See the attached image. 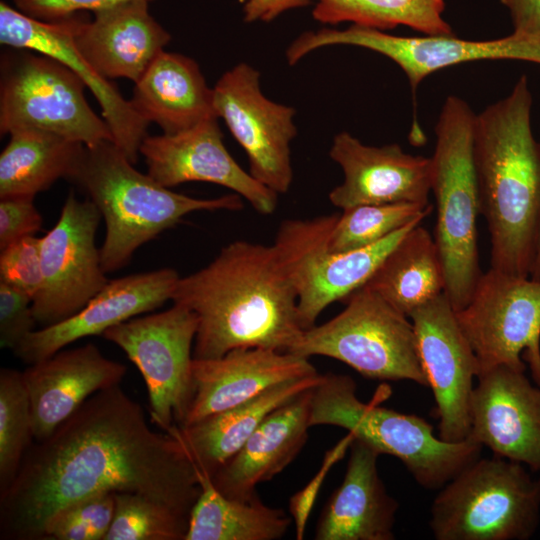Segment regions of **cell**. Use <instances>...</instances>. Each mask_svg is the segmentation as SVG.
I'll return each instance as SVG.
<instances>
[{
	"instance_id": "obj_27",
	"label": "cell",
	"mask_w": 540,
	"mask_h": 540,
	"mask_svg": "<svg viewBox=\"0 0 540 540\" xmlns=\"http://www.w3.org/2000/svg\"><path fill=\"white\" fill-rule=\"evenodd\" d=\"M134 109L163 134H176L202 121L218 118L213 89L191 58L162 51L135 83Z\"/></svg>"
},
{
	"instance_id": "obj_19",
	"label": "cell",
	"mask_w": 540,
	"mask_h": 540,
	"mask_svg": "<svg viewBox=\"0 0 540 540\" xmlns=\"http://www.w3.org/2000/svg\"><path fill=\"white\" fill-rule=\"evenodd\" d=\"M524 372L497 366L478 375L468 438L494 456L540 472V388Z\"/></svg>"
},
{
	"instance_id": "obj_26",
	"label": "cell",
	"mask_w": 540,
	"mask_h": 540,
	"mask_svg": "<svg viewBox=\"0 0 540 540\" xmlns=\"http://www.w3.org/2000/svg\"><path fill=\"white\" fill-rule=\"evenodd\" d=\"M341 485L316 525L317 540H393L398 502L379 476L380 453L354 438Z\"/></svg>"
},
{
	"instance_id": "obj_6",
	"label": "cell",
	"mask_w": 540,
	"mask_h": 540,
	"mask_svg": "<svg viewBox=\"0 0 540 540\" xmlns=\"http://www.w3.org/2000/svg\"><path fill=\"white\" fill-rule=\"evenodd\" d=\"M348 375L325 374L313 389L310 425L346 429L381 454L398 458L415 481L439 490L467 465L478 459L482 446L467 438L447 442L434 434L423 418L364 403Z\"/></svg>"
},
{
	"instance_id": "obj_7",
	"label": "cell",
	"mask_w": 540,
	"mask_h": 540,
	"mask_svg": "<svg viewBox=\"0 0 540 540\" xmlns=\"http://www.w3.org/2000/svg\"><path fill=\"white\" fill-rule=\"evenodd\" d=\"M521 463L479 457L442 488L430 508L436 540H527L540 521V478Z\"/></svg>"
},
{
	"instance_id": "obj_39",
	"label": "cell",
	"mask_w": 540,
	"mask_h": 540,
	"mask_svg": "<svg viewBox=\"0 0 540 540\" xmlns=\"http://www.w3.org/2000/svg\"><path fill=\"white\" fill-rule=\"evenodd\" d=\"M115 493L101 492L88 496L62 509L54 517L61 516L87 529L93 540H104L114 517Z\"/></svg>"
},
{
	"instance_id": "obj_18",
	"label": "cell",
	"mask_w": 540,
	"mask_h": 540,
	"mask_svg": "<svg viewBox=\"0 0 540 540\" xmlns=\"http://www.w3.org/2000/svg\"><path fill=\"white\" fill-rule=\"evenodd\" d=\"M139 153L148 174L170 188L186 182H209L233 190L262 215L277 208L278 194L245 172L223 143L217 118L176 134L147 136Z\"/></svg>"
},
{
	"instance_id": "obj_28",
	"label": "cell",
	"mask_w": 540,
	"mask_h": 540,
	"mask_svg": "<svg viewBox=\"0 0 540 540\" xmlns=\"http://www.w3.org/2000/svg\"><path fill=\"white\" fill-rule=\"evenodd\" d=\"M322 379L323 375L317 373L282 382L237 406L177 426L170 434L180 441L199 471L211 478L270 412L316 387Z\"/></svg>"
},
{
	"instance_id": "obj_22",
	"label": "cell",
	"mask_w": 540,
	"mask_h": 540,
	"mask_svg": "<svg viewBox=\"0 0 540 540\" xmlns=\"http://www.w3.org/2000/svg\"><path fill=\"white\" fill-rule=\"evenodd\" d=\"M126 366L94 344L60 350L23 372L34 440L43 441L95 393L119 385Z\"/></svg>"
},
{
	"instance_id": "obj_20",
	"label": "cell",
	"mask_w": 540,
	"mask_h": 540,
	"mask_svg": "<svg viewBox=\"0 0 540 540\" xmlns=\"http://www.w3.org/2000/svg\"><path fill=\"white\" fill-rule=\"evenodd\" d=\"M329 155L343 170L344 180L329 193L343 209L368 204H428L431 157L406 153L398 144L369 146L348 132L338 133Z\"/></svg>"
},
{
	"instance_id": "obj_11",
	"label": "cell",
	"mask_w": 540,
	"mask_h": 540,
	"mask_svg": "<svg viewBox=\"0 0 540 540\" xmlns=\"http://www.w3.org/2000/svg\"><path fill=\"white\" fill-rule=\"evenodd\" d=\"M197 328L196 314L173 303L165 311L136 316L102 335L120 347L141 373L151 421L167 433L184 423L194 396L192 347Z\"/></svg>"
},
{
	"instance_id": "obj_14",
	"label": "cell",
	"mask_w": 540,
	"mask_h": 540,
	"mask_svg": "<svg viewBox=\"0 0 540 540\" xmlns=\"http://www.w3.org/2000/svg\"><path fill=\"white\" fill-rule=\"evenodd\" d=\"M100 218L90 199L70 192L56 224L40 238L43 282L32 310L42 327L72 316L108 283L95 241Z\"/></svg>"
},
{
	"instance_id": "obj_2",
	"label": "cell",
	"mask_w": 540,
	"mask_h": 540,
	"mask_svg": "<svg viewBox=\"0 0 540 540\" xmlns=\"http://www.w3.org/2000/svg\"><path fill=\"white\" fill-rule=\"evenodd\" d=\"M171 300L197 316L194 359L236 348L288 352L304 331L297 293L273 244L224 246L207 266L179 278Z\"/></svg>"
},
{
	"instance_id": "obj_25",
	"label": "cell",
	"mask_w": 540,
	"mask_h": 540,
	"mask_svg": "<svg viewBox=\"0 0 540 540\" xmlns=\"http://www.w3.org/2000/svg\"><path fill=\"white\" fill-rule=\"evenodd\" d=\"M314 388L270 412L241 448L215 472L211 481L221 494L250 500L257 496L258 484L271 480L295 459L311 427Z\"/></svg>"
},
{
	"instance_id": "obj_21",
	"label": "cell",
	"mask_w": 540,
	"mask_h": 540,
	"mask_svg": "<svg viewBox=\"0 0 540 540\" xmlns=\"http://www.w3.org/2000/svg\"><path fill=\"white\" fill-rule=\"evenodd\" d=\"M179 278L176 270L162 268L109 280L81 310L35 329L13 352L30 365L82 338L103 335L107 329L171 300Z\"/></svg>"
},
{
	"instance_id": "obj_37",
	"label": "cell",
	"mask_w": 540,
	"mask_h": 540,
	"mask_svg": "<svg viewBox=\"0 0 540 540\" xmlns=\"http://www.w3.org/2000/svg\"><path fill=\"white\" fill-rule=\"evenodd\" d=\"M36 324L32 299L0 282V347L14 351Z\"/></svg>"
},
{
	"instance_id": "obj_31",
	"label": "cell",
	"mask_w": 540,
	"mask_h": 540,
	"mask_svg": "<svg viewBox=\"0 0 540 540\" xmlns=\"http://www.w3.org/2000/svg\"><path fill=\"white\" fill-rule=\"evenodd\" d=\"M200 481L202 491L185 540H277L288 531L292 518L265 505L258 495L250 500L228 498L201 472Z\"/></svg>"
},
{
	"instance_id": "obj_3",
	"label": "cell",
	"mask_w": 540,
	"mask_h": 540,
	"mask_svg": "<svg viewBox=\"0 0 540 540\" xmlns=\"http://www.w3.org/2000/svg\"><path fill=\"white\" fill-rule=\"evenodd\" d=\"M532 93L522 75L511 92L476 114L474 157L491 267L530 276L540 228V146L532 133Z\"/></svg>"
},
{
	"instance_id": "obj_33",
	"label": "cell",
	"mask_w": 540,
	"mask_h": 540,
	"mask_svg": "<svg viewBox=\"0 0 540 540\" xmlns=\"http://www.w3.org/2000/svg\"><path fill=\"white\" fill-rule=\"evenodd\" d=\"M432 209L430 203L408 202L343 209L332 228L328 248L331 252H347L367 247L412 222H421Z\"/></svg>"
},
{
	"instance_id": "obj_24",
	"label": "cell",
	"mask_w": 540,
	"mask_h": 540,
	"mask_svg": "<svg viewBox=\"0 0 540 540\" xmlns=\"http://www.w3.org/2000/svg\"><path fill=\"white\" fill-rule=\"evenodd\" d=\"M309 358L267 348H236L194 359V396L181 426L244 403L285 381L317 374Z\"/></svg>"
},
{
	"instance_id": "obj_29",
	"label": "cell",
	"mask_w": 540,
	"mask_h": 540,
	"mask_svg": "<svg viewBox=\"0 0 540 540\" xmlns=\"http://www.w3.org/2000/svg\"><path fill=\"white\" fill-rule=\"evenodd\" d=\"M0 155V198L32 196L60 178L70 180L85 145L34 128L12 131Z\"/></svg>"
},
{
	"instance_id": "obj_23",
	"label": "cell",
	"mask_w": 540,
	"mask_h": 540,
	"mask_svg": "<svg viewBox=\"0 0 540 540\" xmlns=\"http://www.w3.org/2000/svg\"><path fill=\"white\" fill-rule=\"evenodd\" d=\"M147 0H127L82 12L74 44L82 57L108 80L126 78L136 83L164 50L171 35L151 16Z\"/></svg>"
},
{
	"instance_id": "obj_43",
	"label": "cell",
	"mask_w": 540,
	"mask_h": 540,
	"mask_svg": "<svg viewBox=\"0 0 540 540\" xmlns=\"http://www.w3.org/2000/svg\"><path fill=\"white\" fill-rule=\"evenodd\" d=\"M312 0H248L244 6V19L247 22L257 20L271 21L281 13Z\"/></svg>"
},
{
	"instance_id": "obj_16",
	"label": "cell",
	"mask_w": 540,
	"mask_h": 540,
	"mask_svg": "<svg viewBox=\"0 0 540 540\" xmlns=\"http://www.w3.org/2000/svg\"><path fill=\"white\" fill-rule=\"evenodd\" d=\"M412 321L419 359L432 389L439 437L460 442L470 432V401L479 365L444 293L415 309Z\"/></svg>"
},
{
	"instance_id": "obj_44",
	"label": "cell",
	"mask_w": 540,
	"mask_h": 540,
	"mask_svg": "<svg viewBox=\"0 0 540 540\" xmlns=\"http://www.w3.org/2000/svg\"><path fill=\"white\" fill-rule=\"evenodd\" d=\"M539 146H540V142H539ZM530 277L534 279H540V228H539L534 264H533Z\"/></svg>"
},
{
	"instance_id": "obj_12",
	"label": "cell",
	"mask_w": 540,
	"mask_h": 540,
	"mask_svg": "<svg viewBox=\"0 0 540 540\" xmlns=\"http://www.w3.org/2000/svg\"><path fill=\"white\" fill-rule=\"evenodd\" d=\"M479 374L497 366L525 371L540 387V279L494 268L482 273L468 303L455 311Z\"/></svg>"
},
{
	"instance_id": "obj_17",
	"label": "cell",
	"mask_w": 540,
	"mask_h": 540,
	"mask_svg": "<svg viewBox=\"0 0 540 540\" xmlns=\"http://www.w3.org/2000/svg\"><path fill=\"white\" fill-rule=\"evenodd\" d=\"M81 14L47 22L1 1L0 43L48 55L78 74L98 101L113 142L135 164L150 123L140 116L130 100L122 96L117 86L97 73L77 50L73 37Z\"/></svg>"
},
{
	"instance_id": "obj_42",
	"label": "cell",
	"mask_w": 540,
	"mask_h": 540,
	"mask_svg": "<svg viewBox=\"0 0 540 540\" xmlns=\"http://www.w3.org/2000/svg\"><path fill=\"white\" fill-rule=\"evenodd\" d=\"M507 9L513 33L540 39V0H500Z\"/></svg>"
},
{
	"instance_id": "obj_15",
	"label": "cell",
	"mask_w": 540,
	"mask_h": 540,
	"mask_svg": "<svg viewBox=\"0 0 540 540\" xmlns=\"http://www.w3.org/2000/svg\"><path fill=\"white\" fill-rule=\"evenodd\" d=\"M259 76L247 63L225 72L213 88L214 109L246 152L249 173L283 194L293 180L290 143L297 134L295 110L265 97Z\"/></svg>"
},
{
	"instance_id": "obj_5",
	"label": "cell",
	"mask_w": 540,
	"mask_h": 540,
	"mask_svg": "<svg viewBox=\"0 0 540 540\" xmlns=\"http://www.w3.org/2000/svg\"><path fill=\"white\" fill-rule=\"evenodd\" d=\"M475 119L464 99L449 95L435 125L431 156V192L437 209L434 239L444 270V294L455 311L468 303L482 274L477 244L481 200L474 157Z\"/></svg>"
},
{
	"instance_id": "obj_38",
	"label": "cell",
	"mask_w": 540,
	"mask_h": 540,
	"mask_svg": "<svg viewBox=\"0 0 540 540\" xmlns=\"http://www.w3.org/2000/svg\"><path fill=\"white\" fill-rule=\"evenodd\" d=\"M32 196L0 198V249L41 229L43 219Z\"/></svg>"
},
{
	"instance_id": "obj_32",
	"label": "cell",
	"mask_w": 540,
	"mask_h": 540,
	"mask_svg": "<svg viewBox=\"0 0 540 540\" xmlns=\"http://www.w3.org/2000/svg\"><path fill=\"white\" fill-rule=\"evenodd\" d=\"M445 0H316L315 20L325 24L352 22L377 30L409 27L423 35H450Z\"/></svg>"
},
{
	"instance_id": "obj_13",
	"label": "cell",
	"mask_w": 540,
	"mask_h": 540,
	"mask_svg": "<svg viewBox=\"0 0 540 540\" xmlns=\"http://www.w3.org/2000/svg\"><path fill=\"white\" fill-rule=\"evenodd\" d=\"M350 45L369 49L395 62L416 92L430 74L466 62L521 60L540 64V39L511 33L492 40H465L453 34L396 36L384 31L351 25L345 30L324 28L300 35L286 51L290 65L315 49Z\"/></svg>"
},
{
	"instance_id": "obj_4",
	"label": "cell",
	"mask_w": 540,
	"mask_h": 540,
	"mask_svg": "<svg viewBox=\"0 0 540 540\" xmlns=\"http://www.w3.org/2000/svg\"><path fill=\"white\" fill-rule=\"evenodd\" d=\"M70 181L87 193L104 219L100 258L105 273L124 267L139 247L192 212L243 208L236 193L200 199L171 191L136 170L111 140L85 146Z\"/></svg>"
},
{
	"instance_id": "obj_40",
	"label": "cell",
	"mask_w": 540,
	"mask_h": 540,
	"mask_svg": "<svg viewBox=\"0 0 540 540\" xmlns=\"http://www.w3.org/2000/svg\"><path fill=\"white\" fill-rule=\"evenodd\" d=\"M353 439V434L348 432L345 437L326 453L319 472L313 477L310 483L303 490H300L291 497L289 509L295 524L296 538L298 540L303 539L308 517L324 478L330 468L343 458L350 448Z\"/></svg>"
},
{
	"instance_id": "obj_30",
	"label": "cell",
	"mask_w": 540,
	"mask_h": 540,
	"mask_svg": "<svg viewBox=\"0 0 540 540\" xmlns=\"http://www.w3.org/2000/svg\"><path fill=\"white\" fill-rule=\"evenodd\" d=\"M364 286L408 317L444 293V270L434 237L420 224L412 228Z\"/></svg>"
},
{
	"instance_id": "obj_34",
	"label": "cell",
	"mask_w": 540,
	"mask_h": 540,
	"mask_svg": "<svg viewBox=\"0 0 540 540\" xmlns=\"http://www.w3.org/2000/svg\"><path fill=\"white\" fill-rule=\"evenodd\" d=\"M34 439L22 372L0 370V495L13 483Z\"/></svg>"
},
{
	"instance_id": "obj_1",
	"label": "cell",
	"mask_w": 540,
	"mask_h": 540,
	"mask_svg": "<svg viewBox=\"0 0 540 540\" xmlns=\"http://www.w3.org/2000/svg\"><path fill=\"white\" fill-rule=\"evenodd\" d=\"M200 472L172 434L153 431L120 387L89 397L53 434L32 444L0 495V538L43 540L62 509L101 492H130L190 519Z\"/></svg>"
},
{
	"instance_id": "obj_36",
	"label": "cell",
	"mask_w": 540,
	"mask_h": 540,
	"mask_svg": "<svg viewBox=\"0 0 540 540\" xmlns=\"http://www.w3.org/2000/svg\"><path fill=\"white\" fill-rule=\"evenodd\" d=\"M0 282L35 298L43 282L40 238L26 236L1 249Z\"/></svg>"
},
{
	"instance_id": "obj_9",
	"label": "cell",
	"mask_w": 540,
	"mask_h": 540,
	"mask_svg": "<svg viewBox=\"0 0 540 540\" xmlns=\"http://www.w3.org/2000/svg\"><path fill=\"white\" fill-rule=\"evenodd\" d=\"M38 54L10 48L1 55L0 133L34 128L86 147L113 141L105 120L87 103L86 84L79 75L57 59Z\"/></svg>"
},
{
	"instance_id": "obj_35",
	"label": "cell",
	"mask_w": 540,
	"mask_h": 540,
	"mask_svg": "<svg viewBox=\"0 0 540 540\" xmlns=\"http://www.w3.org/2000/svg\"><path fill=\"white\" fill-rule=\"evenodd\" d=\"M189 521L147 496L116 492L114 517L104 540H185Z\"/></svg>"
},
{
	"instance_id": "obj_41",
	"label": "cell",
	"mask_w": 540,
	"mask_h": 540,
	"mask_svg": "<svg viewBox=\"0 0 540 540\" xmlns=\"http://www.w3.org/2000/svg\"><path fill=\"white\" fill-rule=\"evenodd\" d=\"M122 1L127 0H12L20 12L47 22L58 21L80 12H93Z\"/></svg>"
},
{
	"instance_id": "obj_8",
	"label": "cell",
	"mask_w": 540,
	"mask_h": 540,
	"mask_svg": "<svg viewBox=\"0 0 540 540\" xmlns=\"http://www.w3.org/2000/svg\"><path fill=\"white\" fill-rule=\"evenodd\" d=\"M324 324L306 329L288 352L341 361L363 377L428 386L411 319L366 286Z\"/></svg>"
},
{
	"instance_id": "obj_10",
	"label": "cell",
	"mask_w": 540,
	"mask_h": 540,
	"mask_svg": "<svg viewBox=\"0 0 540 540\" xmlns=\"http://www.w3.org/2000/svg\"><path fill=\"white\" fill-rule=\"evenodd\" d=\"M338 216L285 220L273 243L297 293L304 330L313 327L330 304L364 286L393 248L421 223L412 222L367 247L331 252L328 242Z\"/></svg>"
}]
</instances>
